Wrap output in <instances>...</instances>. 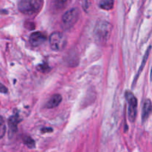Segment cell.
I'll use <instances>...</instances> for the list:
<instances>
[{
  "label": "cell",
  "mask_w": 152,
  "mask_h": 152,
  "mask_svg": "<svg viewBox=\"0 0 152 152\" xmlns=\"http://www.w3.org/2000/svg\"><path fill=\"white\" fill-rule=\"evenodd\" d=\"M1 93H6L7 92V88H6L5 87H4L3 85H1Z\"/></svg>",
  "instance_id": "obj_17"
},
{
  "label": "cell",
  "mask_w": 152,
  "mask_h": 152,
  "mask_svg": "<svg viewBox=\"0 0 152 152\" xmlns=\"http://www.w3.org/2000/svg\"><path fill=\"white\" fill-rule=\"evenodd\" d=\"M49 43L52 50L59 51L62 50L66 45L65 37L60 32H53L49 37Z\"/></svg>",
  "instance_id": "obj_4"
},
{
  "label": "cell",
  "mask_w": 152,
  "mask_h": 152,
  "mask_svg": "<svg viewBox=\"0 0 152 152\" xmlns=\"http://www.w3.org/2000/svg\"><path fill=\"white\" fill-rule=\"evenodd\" d=\"M80 14V10L77 7L70 9L66 13H64L62 18V22L64 28L69 29V28H72L78 20Z\"/></svg>",
  "instance_id": "obj_3"
},
{
  "label": "cell",
  "mask_w": 152,
  "mask_h": 152,
  "mask_svg": "<svg viewBox=\"0 0 152 152\" xmlns=\"http://www.w3.org/2000/svg\"><path fill=\"white\" fill-rule=\"evenodd\" d=\"M126 98L129 104V118L131 122H134L137 115V99L134 94L131 91L126 93Z\"/></svg>",
  "instance_id": "obj_5"
},
{
  "label": "cell",
  "mask_w": 152,
  "mask_h": 152,
  "mask_svg": "<svg viewBox=\"0 0 152 152\" xmlns=\"http://www.w3.org/2000/svg\"><path fill=\"white\" fill-rule=\"evenodd\" d=\"M67 0H55V3H56L57 5H62L64 4V3L66 2Z\"/></svg>",
  "instance_id": "obj_15"
},
{
  "label": "cell",
  "mask_w": 152,
  "mask_h": 152,
  "mask_svg": "<svg viewBox=\"0 0 152 152\" xmlns=\"http://www.w3.org/2000/svg\"><path fill=\"white\" fill-rule=\"evenodd\" d=\"M23 142L25 145H26L28 148H35V142L34 140L30 137H25L23 138Z\"/></svg>",
  "instance_id": "obj_12"
},
{
  "label": "cell",
  "mask_w": 152,
  "mask_h": 152,
  "mask_svg": "<svg viewBox=\"0 0 152 152\" xmlns=\"http://www.w3.org/2000/svg\"><path fill=\"white\" fill-rule=\"evenodd\" d=\"M62 102V96L59 94H54L50 97L48 102L46 104V107L48 108H53L58 106Z\"/></svg>",
  "instance_id": "obj_9"
},
{
  "label": "cell",
  "mask_w": 152,
  "mask_h": 152,
  "mask_svg": "<svg viewBox=\"0 0 152 152\" xmlns=\"http://www.w3.org/2000/svg\"><path fill=\"white\" fill-rule=\"evenodd\" d=\"M150 79H151V81H152V68H151V77H150Z\"/></svg>",
  "instance_id": "obj_18"
},
{
  "label": "cell",
  "mask_w": 152,
  "mask_h": 152,
  "mask_svg": "<svg viewBox=\"0 0 152 152\" xmlns=\"http://www.w3.org/2000/svg\"><path fill=\"white\" fill-rule=\"evenodd\" d=\"M5 132V126H4V121H3L2 117L1 118V137H3L4 136V134Z\"/></svg>",
  "instance_id": "obj_14"
},
{
  "label": "cell",
  "mask_w": 152,
  "mask_h": 152,
  "mask_svg": "<svg viewBox=\"0 0 152 152\" xmlns=\"http://www.w3.org/2000/svg\"><path fill=\"white\" fill-rule=\"evenodd\" d=\"M152 104L149 99H146L143 102L142 106V121L145 122L149 117L150 114L151 113Z\"/></svg>",
  "instance_id": "obj_8"
},
{
  "label": "cell",
  "mask_w": 152,
  "mask_h": 152,
  "mask_svg": "<svg viewBox=\"0 0 152 152\" xmlns=\"http://www.w3.org/2000/svg\"><path fill=\"white\" fill-rule=\"evenodd\" d=\"M47 39V37L43 33L37 31L31 34L30 37V42L33 46H39L45 42Z\"/></svg>",
  "instance_id": "obj_6"
},
{
  "label": "cell",
  "mask_w": 152,
  "mask_h": 152,
  "mask_svg": "<svg viewBox=\"0 0 152 152\" xmlns=\"http://www.w3.org/2000/svg\"><path fill=\"white\" fill-rule=\"evenodd\" d=\"M151 47L150 46V47L147 49L146 52H145V55H144V57H143V59H142V64H141L140 67V68H139V71H138L137 74V75H136V77H135L134 80V83H136V80H137L138 77H140V73L142 72V71L143 70V68H144V66H145V62H146V61H147V59H148V54H149V51H150V50H151Z\"/></svg>",
  "instance_id": "obj_10"
},
{
  "label": "cell",
  "mask_w": 152,
  "mask_h": 152,
  "mask_svg": "<svg viewBox=\"0 0 152 152\" xmlns=\"http://www.w3.org/2000/svg\"><path fill=\"white\" fill-rule=\"evenodd\" d=\"M42 133H46V132H53V129L51 128H43L42 129Z\"/></svg>",
  "instance_id": "obj_16"
},
{
  "label": "cell",
  "mask_w": 152,
  "mask_h": 152,
  "mask_svg": "<svg viewBox=\"0 0 152 152\" xmlns=\"http://www.w3.org/2000/svg\"><path fill=\"white\" fill-rule=\"evenodd\" d=\"M42 4V0H20L18 8L24 14L32 15L39 10Z\"/></svg>",
  "instance_id": "obj_2"
},
{
  "label": "cell",
  "mask_w": 152,
  "mask_h": 152,
  "mask_svg": "<svg viewBox=\"0 0 152 152\" xmlns=\"http://www.w3.org/2000/svg\"><path fill=\"white\" fill-rule=\"evenodd\" d=\"M20 121L18 114L11 116L8 120V126H9V134L10 136L13 135V134L17 132V125L19 124V122Z\"/></svg>",
  "instance_id": "obj_7"
},
{
  "label": "cell",
  "mask_w": 152,
  "mask_h": 152,
  "mask_svg": "<svg viewBox=\"0 0 152 152\" xmlns=\"http://www.w3.org/2000/svg\"><path fill=\"white\" fill-rule=\"evenodd\" d=\"M99 5L104 10H111L114 7V0H100Z\"/></svg>",
  "instance_id": "obj_11"
},
{
  "label": "cell",
  "mask_w": 152,
  "mask_h": 152,
  "mask_svg": "<svg viewBox=\"0 0 152 152\" xmlns=\"http://www.w3.org/2000/svg\"><path fill=\"white\" fill-rule=\"evenodd\" d=\"M112 25L111 23L105 20H100L95 25L94 30V36L96 42L103 45L107 42L110 38Z\"/></svg>",
  "instance_id": "obj_1"
},
{
  "label": "cell",
  "mask_w": 152,
  "mask_h": 152,
  "mask_svg": "<svg viewBox=\"0 0 152 152\" xmlns=\"http://www.w3.org/2000/svg\"><path fill=\"white\" fill-rule=\"evenodd\" d=\"M91 4V0H83V7L85 10H87Z\"/></svg>",
  "instance_id": "obj_13"
}]
</instances>
